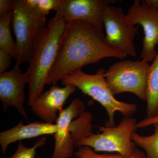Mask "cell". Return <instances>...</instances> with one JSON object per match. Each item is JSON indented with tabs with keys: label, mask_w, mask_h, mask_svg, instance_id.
<instances>
[{
	"label": "cell",
	"mask_w": 158,
	"mask_h": 158,
	"mask_svg": "<svg viewBox=\"0 0 158 158\" xmlns=\"http://www.w3.org/2000/svg\"><path fill=\"white\" fill-rule=\"evenodd\" d=\"M127 56L107 45L102 31L83 21L69 22L60 38L56 59L46 85H56L65 76L105 58Z\"/></svg>",
	"instance_id": "6da1fadb"
},
{
	"label": "cell",
	"mask_w": 158,
	"mask_h": 158,
	"mask_svg": "<svg viewBox=\"0 0 158 158\" xmlns=\"http://www.w3.org/2000/svg\"><path fill=\"white\" fill-rule=\"evenodd\" d=\"M66 25L64 19L56 14L49 20L45 30L35 40L32 59L25 73L29 88V106L43 93Z\"/></svg>",
	"instance_id": "7a4b0ae2"
},
{
	"label": "cell",
	"mask_w": 158,
	"mask_h": 158,
	"mask_svg": "<svg viewBox=\"0 0 158 158\" xmlns=\"http://www.w3.org/2000/svg\"><path fill=\"white\" fill-rule=\"evenodd\" d=\"M106 70L99 69L94 74L85 73L82 69L75 71L63 77L61 80L62 85H72L83 93L98 102L105 108L108 119L105 126H116L114 116L119 112L124 117H132L137 112L138 107L135 104L125 102L116 99L108 85L105 77Z\"/></svg>",
	"instance_id": "3957f363"
},
{
	"label": "cell",
	"mask_w": 158,
	"mask_h": 158,
	"mask_svg": "<svg viewBox=\"0 0 158 158\" xmlns=\"http://www.w3.org/2000/svg\"><path fill=\"white\" fill-rule=\"evenodd\" d=\"M93 120L92 113L85 112L84 102L79 98L73 99L59 113L52 158H70L74 155L77 141L93 133Z\"/></svg>",
	"instance_id": "277c9868"
},
{
	"label": "cell",
	"mask_w": 158,
	"mask_h": 158,
	"mask_svg": "<svg viewBox=\"0 0 158 158\" xmlns=\"http://www.w3.org/2000/svg\"><path fill=\"white\" fill-rule=\"evenodd\" d=\"M11 25L17 48L15 63H30L35 40L47 27L46 16L30 7L26 0H14Z\"/></svg>",
	"instance_id": "5b68a950"
},
{
	"label": "cell",
	"mask_w": 158,
	"mask_h": 158,
	"mask_svg": "<svg viewBox=\"0 0 158 158\" xmlns=\"http://www.w3.org/2000/svg\"><path fill=\"white\" fill-rule=\"evenodd\" d=\"M138 122L132 117H124L119 124L112 127L95 126L101 132L92 133L77 142L76 147L89 146L96 152H115L124 156L132 155L136 144L132 140L133 133L138 129Z\"/></svg>",
	"instance_id": "8992f818"
},
{
	"label": "cell",
	"mask_w": 158,
	"mask_h": 158,
	"mask_svg": "<svg viewBox=\"0 0 158 158\" xmlns=\"http://www.w3.org/2000/svg\"><path fill=\"white\" fill-rule=\"evenodd\" d=\"M149 63L144 60H123L115 62L105 73L114 95L124 92L134 94L146 101V81Z\"/></svg>",
	"instance_id": "52a82bcc"
},
{
	"label": "cell",
	"mask_w": 158,
	"mask_h": 158,
	"mask_svg": "<svg viewBox=\"0 0 158 158\" xmlns=\"http://www.w3.org/2000/svg\"><path fill=\"white\" fill-rule=\"evenodd\" d=\"M103 24L107 45L127 56L135 57L134 40L138 27L128 20L122 8L112 5L107 6L103 15Z\"/></svg>",
	"instance_id": "ba28073f"
},
{
	"label": "cell",
	"mask_w": 158,
	"mask_h": 158,
	"mask_svg": "<svg viewBox=\"0 0 158 158\" xmlns=\"http://www.w3.org/2000/svg\"><path fill=\"white\" fill-rule=\"evenodd\" d=\"M126 15L133 25H140L144 30L140 58L146 62H153L158 54L156 50V46H158V9L145 0H135Z\"/></svg>",
	"instance_id": "9c48e42d"
},
{
	"label": "cell",
	"mask_w": 158,
	"mask_h": 158,
	"mask_svg": "<svg viewBox=\"0 0 158 158\" xmlns=\"http://www.w3.org/2000/svg\"><path fill=\"white\" fill-rule=\"evenodd\" d=\"M117 2L116 0H62L56 14L66 23L76 20L83 21L102 31L105 9Z\"/></svg>",
	"instance_id": "30bf717a"
},
{
	"label": "cell",
	"mask_w": 158,
	"mask_h": 158,
	"mask_svg": "<svg viewBox=\"0 0 158 158\" xmlns=\"http://www.w3.org/2000/svg\"><path fill=\"white\" fill-rule=\"evenodd\" d=\"M19 66L15 63L11 70L0 74V99L4 111L10 107H14L21 116L28 120L24 107V91L27 82L25 74L22 73Z\"/></svg>",
	"instance_id": "8fae6325"
},
{
	"label": "cell",
	"mask_w": 158,
	"mask_h": 158,
	"mask_svg": "<svg viewBox=\"0 0 158 158\" xmlns=\"http://www.w3.org/2000/svg\"><path fill=\"white\" fill-rule=\"evenodd\" d=\"M77 89L72 85H65L64 87L52 85L33 103L31 106L32 112L44 122L52 124L58 119L57 113L63 110L62 107L67 99Z\"/></svg>",
	"instance_id": "7c38bea8"
},
{
	"label": "cell",
	"mask_w": 158,
	"mask_h": 158,
	"mask_svg": "<svg viewBox=\"0 0 158 158\" xmlns=\"http://www.w3.org/2000/svg\"><path fill=\"white\" fill-rule=\"evenodd\" d=\"M58 130L56 124L35 121L25 125L21 121L14 127L0 133L1 151L5 154L11 143L44 135H54Z\"/></svg>",
	"instance_id": "4fadbf2b"
},
{
	"label": "cell",
	"mask_w": 158,
	"mask_h": 158,
	"mask_svg": "<svg viewBox=\"0 0 158 158\" xmlns=\"http://www.w3.org/2000/svg\"><path fill=\"white\" fill-rule=\"evenodd\" d=\"M146 118L158 116V52L148 70L146 81Z\"/></svg>",
	"instance_id": "5bb4252c"
},
{
	"label": "cell",
	"mask_w": 158,
	"mask_h": 158,
	"mask_svg": "<svg viewBox=\"0 0 158 158\" xmlns=\"http://www.w3.org/2000/svg\"><path fill=\"white\" fill-rule=\"evenodd\" d=\"M154 133L149 136L133 133L132 140L136 145L144 150L147 158H158V123L152 125Z\"/></svg>",
	"instance_id": "9a60e30c"
},
{
	"label": "cell",
	"mask_w": 158,
	"mask_h": 158,
	"mask_svg": "<svg viewBox=\"0 0 158 158\" xmlns=\"http://www.w3.org/2000/svg\"><path fill=\"white\" fill-rule=\"evenodd\" d=\"M12 17V12L0 18V49L6 51L15 59L17 46L12 39L10 30Z\"/></svg>",
	"instance_id": "2e32d148"
},
{
	"label": "cell",
	"mask_w": 158,
	"mask_h": 158,
	"mask_svg": "<svg viewBox=\"0 0 158 158\" xmlns=\"http://www.w3.org/2000/svg\"><path fill=\"white\" fill-rule=\"evenodd\" d=\"M77 158H147L145 152L136 148L134 154L130 157L124 156L117 153L99 154L91 148L87 146H80L75 152Z\"/></svg>",
	"instance_id": "e0dca14e"
},
{
	"label": "cell",
	"mask_w": 158,
	"mask_h": 158,
	"mask_svg": "<svg viewBox=\"0 0 158 158\" xmlns=\"http://www.w3.org/2000/svg\"><path fill=\"white\" fill-rule=\"evenodd\" d=\"M62 2V0H26L30 7L45 16L51 10L56 11Z\"/></svg>",
	"instance_id": "ac0fdd59"
},
{
	"label": "cell",
	"mask_w": 158,
	"mask_h": 158,
	"mask_svg": "<svg viewBox=\"0 0 158 158\" xmlns=\"http://www.w3.org/2000/svg\"><path fill=\"white\" fill-rule=\"evenodd\" d=\"M46 138L41 137L31 148L26 147L21 141L18 145L17 150L10 158H35L36 149L45 144Z\"/></svg>",
	"instance_id": "d6986e66"
},
{
	"label": "cell",
	"mask_w": 158,
	"mask_h": 158,
	"mask_svg": "<svg viewBox=\"0 0 158 158\" xmlns=\"http://www.w3.org/2000/svg\"><path fill=\"white\" fill-rule=\"evenodd\" d=\"M12 58L11 55L4 50L0 49V74L9 69Z\"/></svg>",
	"instance_id": "ffe728a7"
},
{
	"label": "cell",
	"mask_w": 158,
	"mask_h": 158,
	"mask_svg": "<svg viewBox=\"0 0 158 158\" xmlns=\"http://www.w3.org/2000/svg\"><path fill=\"white\" fill-rule=\"evenodd\" d=\"M13 7L14 0H0V18L12 12Z\"/></svg>",
	"instance_id": "44dd1931"
},
{
	"label": "cell",
	"mask_w": 158,
	"mask_h": 158,
	"mask_svg": "<svg viewBox=\"0 0 158 158\" xmlns=\"http://www.w3.org/2000/svg\"><path fill=\"white\" fill-rule=\"evenodd\" d=\"M158 123V116L154 118H145L141 121L138 122L137 124V129L144 128L152 126L154 123Z\"/></svg>",
	"instance_id": "7402d4cb"
},
{
	"label": "cell",
	"mask_w": 158,
	"mask_h": 158,
	"mask_svg": "<svg viewBox=\"0 0 158 158\" xmlns=\"http://www.w3.org/2000/svg\"><path fill=\"white\" fill-rule=\"evenodd\" d=\"M149 5L158 10V0H145Z\"/></svg>",
	"instance_id": "603a6c76"
}]
</instances>
